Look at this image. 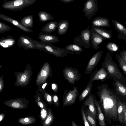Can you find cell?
I'll return each instance as SVG.
<instances>
[{"mask_svg":"<svg viewBox=\"0 0 126 126\" xmlns=\"http://www.w3.org/2000/svg\"><path fill=\"white\" fill-rule=\"evenodd\" d=\"M97 88V95L103 110L105 119L110 124L109 119L115 120L118 116L117 97L109 90L106 84H102Z\"/></svg>","mask_w":126,"mask_h":126,"instance_id":"1","label":"cell"},{"mask_svg":"<svg viewBox=\"0 0 126 126\" xmlns=\"http://www.w3.org/2000/svg\"><path fill=\"white\" fill-rule=\"evenodd\" d=\"M36 45L40 50L43 51L55 56L61 58L66 57L70 52L65 48H61L53 46L52 43L39 42L34 40Z\"/></svg>","mask_w":126,"mask_h":126,"instance_id":"2","label":"cell"},{"mask_svg":"<svg viewBox=\"0 0 126 126\" xmlns=\"http://www.w3.org/2000/svg\"><path fill=\"white\" fill-rule=\"evenodd\" d=\"M101 67L107 71L109 76L120 80L124 76L118 68L116 63L114 62L112 56L107 52Z\"/></svg>","mask_w":126,"mask_h":126,"instance_id":"3","label":"cell"},{"mask_svg":"<svg viewBox=\"0 0 126 126\" xmlns=\"http://www.w3.org/2000/svg\"><path fill=\"white\" fill-rule=\"evenodd\" d=\"M37 0H12L2 3L1 7L11 11L22 10L35 3Z\"/></svg>","mask_w":126,"mask_h":126,"instance_id":"4","label":"cell"},{"mask_svg":"<svg viewBox=\"0 0 126 126\" xmlns=\"http://www.w3.org/2000/svg\"><path fill=\"white\" fill-rule=\"evenodd\" d=\"M63 76L70 84L73 85L79 81L81 77L77 69L70 66L65 67L62 71Z\"/></svg>","mask_w":126,"mask_h":126,"instance_id":"5","label":"cell"},{"mask_svg":"<svg viewBox=\"0 0 126 126\" xmlns=\"http://www.w3.org/2000/svg\"><path fill=\"white\" fill-rule=\"evenodd\" d=\"M97 0H87L84 4V7L82 12L88 18V21L92 18L98 10Z\"/></svg>","mask_w":126,"mask_h":126,"instance_id":"6","label":"cell"},{"mask_svg":"<svg viewBox=\"0 0 126 126\" xmlns=\"http://www.w3.org/2000/svg\"><path fill=\"white\" fill-rule=\"evenodd\" d=\"M79 94L77 87H73L72 90L68 92L65 90L64 92L62 101L63 106L64 107L74 104Z\"/></svg>","mask_w":126,"mask_h":126,"instance_id":"7","label":"cell"},{"mask_svg":"<svg viewBox=\"0 0 126 126\" xmlns=\"http://www.w3.org/2000/svg\"><path fill=\"white\" fill-rule=\"evenodd\" d=\"M17 45L24 49H38L34 41L31 37L22 35L20 36L17 41Z\"/></svg>","mask_w":126,"mask_h":126,"instance_id":"8","label":"cell"},{"mask_svg":"<svg viewBox=\"0 0 126 126\" xmlns=\"http://www.w3.org/2000/svg\"><path fill=\"white\" fill-rule=\"evenodd\" d=\"M95 98V96L91 93L83 102V105L86 107L91 114L96 120L97 114L96 107L94 102Z\"/></svg>","mask_w":126,"mask_h":126,"instance_id":"9","label":"cell"},{"mask_svg":"<svg viewBox=\"0 0 126 126\" xmlns=\"http://www.w3.org/2000/svg\"><path fill=\"white\" fill-rule=\"evenodd\" d=\"M103 52L102 50L99 51L92 56L88 63L86 68L85 73L86 75H88L91 74L94 70L100 61Z\"/></svg>","mask_w":126,"mask_h":126,"instance_id":"10","label":"cell"},{"mask_svg":"<svg viewBox=\"0 0 126 126\" xmlns=\"http://www.w3.org/2000/svg\"><path fill=\"white\" fill-rule=\"evenodd\" d=\"M108 76H109L107 70L103 67H101L99 70L96 69L92 74L89 81L93 82L94 81L96 80H101L103 81Z\"/></svg>","mask_w":126,"mask_h":126,"instance_id":"11","label":"cell"},{"mask_svg":"<svg viewBox=\"0 0 126 126\" xmlns=\"http://www.w3.org/2000/svg\"><path fill=\"white\" fill-rule=\"evenodd\" d=\"M90 26L85 30H82L80 35L83 45L86 48L89 49L91 46V35L92 30L90 29Z\"/></svg>","mask_w":126,"mask_h":126,"instance_id":"12","label":"cell"},{"mask_svg":"<svg viewBox=\"0 0 126 126\" xmlns=\"http://www.w3.org/2000/svg\"><path fill=\"white\" fill-rule=\"evenodd\" d=\"M0 18L2 20L11 23L25 32H32V30L26 28L22 25L19 22L7 16L0 13Z\"/></svg>","mask_w":126,"mask_h":126,"instance_id":"13","label":"cell"},{"mask_svg":"<svg viewBox=\"0 0 126 126\" xmlns=\"http://www.w3.org/2000/svg\"><path fill=\"white\" fill-rule=\"evenodd\" d=\"M38 38L41 42L55 43H58L59 39L55 34H51L46 33L40 32L38 36Z\"/></svg>","mask_w":126,"mask_h":126,"instance_id":"14","label":"cell"},{"mask_svg":"<svg viewBox=\"0 0 126 126\" xmlns=\"http://www.w3.org/2000/svg\"><path fill=\"white\" fill-rule=\"evenodd\" d=\"M106 39L104 37L92 30L91 42L92 47L94 49L96 50L98 49L99 45Z\"/></svg>","mask_w":126,"mask_h":126,"instance_id":"15","label":"cell"},{"mask_svg":"<svg viewBox=\"0 0 126 126\" xmlns=\"http://www.w3.org/2000/svg\"><path fill=\"white\" fill-rule=\"evenodd\" d=\"M112 22L115 29L119 33L117 35L119 39L126 41V28L122 24L117 20H112Z\"/></svg>","mask_w":126,"mask_h":126,"instance_id":"16","label":"cell"},{"mask_svg":"<svg viewBox=\"0 0 126 126\" xmlns=\"http://www.w3.org/2000/svg\"><path fill=\"white\" fill-rule=\"evenodd\" d=\"M92 26L109 27L110 26L109 20L107 18L98 16L95 17L92 22Z\"/></svg>","mask_w":126,"mask_h":126,"instance_id":"17","label":"cell"},{"mask_svg":"<svg viewBox=\"0 0 126 126\" xmlns=\"http://www.w3.org/2000/svg\"><path fill=\"white\" fill-rule=\"evenodd\" d=\"M118 100V116L120 123L124 124V120L126 110V103L121 102L117 97Z\"/></svg>","mask_w":126,"mask_h":126,"instance_id":"18","label":"cell"},{"mask_svg":"<svg viewBox=\"0 0 126 126\" xmlns=\"http://www.w3.org/2000/svg\"><path fill=\"white\" fill-rule=\"evenodd\" d=\"M16 42L14 37L12 36L8 35L2 37L0 40V45L4 48H8L13 46Z\"/></svg>","mask_w":126,"mask_h":126,"instance_id":"19","label":"cell"},{"mask_svg":"<svg viewBox=\"0 0 126 126\" xmlns=\"http://www.w3.org/2000/svg\"><path fill=\"white\" fill-rule=\"evenodd\" d=\"M91 30L96 33L99 34L106 39H110L112 36V31L100 27L92 26Z\"/></svg>","mask_w":126,"mask_h":126,"instance_id":"20","label":"cell"},{"mask_svg":"<svg viewBox=\"0 0 126 126\" xmlns=\"http://www.w3.org/2000/svg\"><path fill=\"white\" fill-rule=\"evenodd\" d=\"M94 102L97 111V118L100 126H106L105 119L102 111L99 101H97L95 98Z\"/></svg>","mask_w":126,"mask_h":126,"instance_id":"21","label":"cell"},{"mask_svg":"<svg viewBox=\"0 0 126 126\" xmlns=\"http://www.w3.org/2000/svg\"><path fill=\"white\" fill-rule=\"evenodd\" d=\"M58 23L56 21L50 22L44 25L41 31L48 34L55 31L58 28Z\"/></svg>","mask_w":126,"mask_h":126,"instance_id":"22","label":"cell"},{"mask_svg":"<svg viewBox=\"0 0 126 126\" xmlns=\"http://www.w3.org/2000/svg\"><path fill=\"white\" fill-rule=\"evenodd\" d=\"M33 15H31L24 16L19 21L20 23L24 27L27 28L34 27Z\"/></svg>","mask_w":126,"mask_h":126,"instance_id":"23","label":"cell"},{"mask_svg":"<svg viewBox=\"0 0 126 126\" xmlns=\"http://www.w3.org/2000/svg\"><path fill=\"white\" fill-rule=\"evenodd\" d=\"M69 25L68 21L65 20H63L58 23V33L60 35H63L65 34L68 29Z\"/></svg>","mask_w":126,"mask_h":126,"instance_id":"24","label":"cell"},{"mask_svg":"<svg viewBox=\"0 0 126 126\" xmlns=\"http://www.w3.org/2000/svg\"><path fill=\"white\" fill-rule=\"evenodd\" d=\"M93 82L89 81L85 88L80 94L78 98V100L79 102L83 101L91 93L92 88Z\"/></svg>","mask_w":126,"mask_h":126,"instance_id":"25","label":"cell"},{"mask_svg":"<svg viewBox=\"0 0 126 126\" xmlns=\"http://www.w3.org/2000/svg\"><path fill=\"white\" fill-rule=\"evenodd\" d=\"M38 15L39 18V20L41 22H46L53 20L54 19L52 15L44 11L39 12L38 13Z\"/></svg>","mask_w":126,"mask_h":126,"instance_id":"26","label":"cell"},{"mask_svg":"<svg viewBox=\"0 0 126 126\" xmlns=\"http://www.w3.org/2000/svg\"><path fill=\"white\" fill-rule=\"evenodd\" d=\"M65 48L69 50L71 53L79 54L83 51L81 47L75 44H69L65 47Z\"/></svg>","mask_w":126,"mask_h":126,"instance_id":"27","label":"cell"},{"mask_svg":"<svg viewBox=\"0 0 126 126\" xmlns=\"http://www.w3.org/2000/svg\"><path fill=\"white\" fill-rule=\"evenodd\" d=\"M116 58L118 63L119 67L122 69L126 76V63L119 54H117L116 55Z\"/></svg>","mask_w":126,"mask_h":126,"instance_id":"28","label":"cell"},{"mask_svg":"<svg viewBox=\"0 0 126 126\" xmlns=\"http://www.w3.org/2000/svg\"><path fill=\"white\" fill-rule=\"evenodd\" d=\"M115 84L118 94L123 96H126V87L118 81H116Z\"/></svg>","mask_w":126,"mask_h":126,"instance_id":"29","label":"cell"},{"mask_svg":"<svg viewBox=\"0 0 126 126\" xmlns=\"http://www.w3.org/2000/svg\"><path fill=\"white\" fill-rule=\"evenodd\" d=\"M84 106L86 117L88 122L91 126H96V120L91 114L86 107Z\"/></svg>","mask_w":126,"mask_h":126,"instance_id":"30","label":"cell"},{"mask_svg":"<svg viewBox=\"0 0 126 126\" xmlns=\"http://www.w3.org/2000/svg\"><path fill=\"white\" fill-rule=\"evenodd\" d=\"M105 47L111 53L116 52L119 50L118 46L114 42H110L108 43Z\"/></svg>","mask_w":126,"mask_h":126,"instance_id":"31","label":"cell"},{"mask_svg":"<svg viewBox=\"0 0 126 126\" xmlns=\"http://www.w3.org/2000/svg\"><path fill=\"white\" fill-rule=\"evenodd\" d=\"M12 30L11 28L6 24L0 22V34Z\"/></svg>","mask_w":126,"mask_h":126,"instance_id":"32","label":"cell"},{"mask_svg":"<svg viewBox=\"0 0 126 126\" xmlns=\"http://www.w3.org/2000/svg\"><path fill=\"white\" fill-rule=\"evenodd\" d=\"M81 113L83 123L85 126H91V125L88 122L84 110V107L83 105H82L81 109Z\"/></svg>","mask_w":126,"mask_h":126,"instance_id":"33","label":"cell"},{"mask_svg":"<svg viewBox=\"0 0 126 126\" xmlns=\"http://www.w3.org/2000/svg\"><path fill=\"white\" fill-rule=\"evenodd\" d=\"M74 40V44L81 47L83 45L80 35L75 37Z\"/></svg>","mask_w":126,"mask_h":126,"instance_id":"34","label":"cell"},{"mask_svg":"<svg viewBox=\"0 0 126 126\" xmlns=\"http://www.w3.org/2000/svg\"><path fill=\"white\" fill-rule=\"evenodd\" d=\"M120 54L126 63V51L125 50L121 51Z\"/></svg>","mask_w":126,"mask_h":126,"instance_id":"35","label":"cell"},{"mask_svg":"<svg viewBox=\"0 0 126 126\" xmlns=\"http://www.w3.org/2000/svg\"><path fill=\"white\" fill-rule=\"evenodd\" d=\"M53 101L56 104V106L57 107H59V104L58 96L56 95H54L53 96Z\"/></svg>","mask_w":126,"mask_h":126,"instance_id":"36","label":"cell"},{"mask_svg":"<svg viewBox=\"0 0 126 126\" xmlns=\"http://www.w3.org/2000/svg\"><path fill=\"white\" fill-rule=\"evenodd\" d=\"M41 117L43 118H45L47 116V112L46 110L44 109H42L41 112Z\"/></svg>","mask_w":126,"mask_h":126,"instance_id":"37","label":"cell"},{"mask_svg":"<svg viewBox=\"0 0 126 126\" xmlns=\"http://www.w3.org/2000/svg\"><path fill=\"white\" fill-rule=\"evenodd\" d=\"M51 116H49L47 118L45 121V123L46 124H49L52 121V117Z\"/></svg>","mask_w":126,"mask_h":126,"instance_id":"38","label":"cell"},{"mask_svg":"<svg viewBox=\"0 0 126 126\" xmlns=\"http://www.w3.org/2000/svg\"><path fill=\"white\" fill-rule=\"evenodd\" d=\"M12 105L13 108H18L19 107L20 104L18 102H14L12 103Z\"/></svg>","mask_w":126,"mask_h":126,"instance_id":"39","label":"cell"},{"mask_svg":"<svg viewBox=\"0 0 126 126\" xmlns=\"http://www.w3.org/2000/svg\"><path fill=\"white\" fill-rule=\"evenodd\" d=\"M25 74L22 75L21 77V81L23 82H24L26 79V76Z\"/></svg>","mask_w":126,"mask_h":126,"instance_id":"40","label":"cell"},{"mask_svg":"<svg viewBox=\"0 0 126 126\" xmlns=\"http://www.w3.org/2000/svg\"><path fill=\"white\" fill-rule=\"evenodd\" d=\"M64 3H70L73 1L74 0H59Z\"/></svg>","mask_w":126,"mask_h":126,"instance_id":"41","label":"cell"},{"mask_svg":"<svg viewBox=\"0 0 126 126\" xmlns=\"http://www.w3.org/2000/svg\"><path fill=\"white\" fill-rule=\"evenodd\" d=\"M52 89L53 90H55L58 89V87L57 86L56 84L54 83H53L52 84Z\"/></svg>","mask_w":126,"mask_h":126,"instance_id":"42","label":"cell"},{"mask_svg":"<svg viewBox=\"0 0 126 126\" xmlns=\"http://www.w3.org/2000/svg\"><path fill=\"white\" fill-rule=\"evenodd\" d=\"M52 98L51 96L50 95H48L47 97V101L49 102L51 100Z\"/></svg>","mask_w":126,"mask_h":126,"instance_id":"43","label":"cell"},{"mask_svg":"<svg viewBox=\"0 0 126 126\" xmlns=\"http://www.w3.org/2000/svg\"><path fill=\"white\" fill-rule=\"evenodd\" d=\"M124 124L126 126V109L124 120Z\"/></svg>","mask_w":126,"mask_h":126,"instance_id":"44","label":"cell"},{"mask_svg":"<svg viewBox=\"0 0 126 126\" xmlns=\"http://www.w3.org/2000/svg\"><path fill=\"white\" fill-rule=\"evenodd\" d=\"M72 126H78V125L74 121H72Z\"/></svg>","mask_w":126,"mask_h":126,"instance_id":"45","label":"cell"},{"mask_svg":"<svg viewBox=\"0 0 126 126\" xmlns=\"http://www.w3.org/2000/svg\"><path fill=\"white\" fill-rule=\"evenodd\" d=\"M38 104L41 108H43V104L41 102H38Z\"/></svg>","mask_w":126,"mask_h":126,"instance_id":"46","label":"cell"},{"mask_svg":"<svg viewBox=\"0 0 126 126\" xmlns=\"http://www.w3.org/2000/svg\"><path fill=\"white\" fill-rule=\"evenodd\" d=\"M24 121L25 122H27L29 121V119L28 118H25L24 119Z\"/></svg>","mask_w":126,"mask_h":126,"instance_id":"47","label":"cell"},{"mask_svg":"<svg viewBox=\"0 0 126 126\" xmlns=\"http://www.w3.org/2000/svg\"><path fill=\"white\" fill-rule=\"evenodd\" d=\"M47 84V83H45L43 84L42 86V88L43 89H44L45 88V87H46V85Z\"/></svg>","mask_w":126,"mask_h":126,"instance_id":"48","label":"cell"},{"mask_svg":"<svg viewBox=\"0 0 126 126\" xmlns=\"http://www.w3.org/2000/svg\"><path fill=\"white\" fill-rule=\"evenodd\" d=\"M2 118V115H0V121H1Z\"/></svg>","mask_w":126,"mask_h":126,"instance_id":"49","label":"cell"},{"mask_svg":"<svg viewBox=\"0 0 126 126\" xmlns=\"http://www.w3.org/2000/svg\"><path fill=\"white\" fill-rule=\"evenodd\" d=\"M8 0H4V1H3V3H5V2H6Z\"/></svg>","mask_w":126,"mask_h":126,"instance_id":"50","label":"cell"},{"mask_svg":"<svg viewBox=\"0 0 126 126\" xmlns=\"http://www.w3.org/2000/svg\"><path fill=\"white\" fill-rule=\"evenodd\" d=\"M2 67V65L1 64L0 65V69L1 68V67Z\"/></svg>","mask_w":126,"mask_h":126,"instance_id":"51","label":"cell"},{"mask_svg":"<svg viewBox=\"0 0 126 126\" xmlns=\"http://www.w3.org/2000/svg\"><path fill=\"white\" fill-rule=\"evenodd\" d=\"M1 88V85L0 84V90Z\"/></svg>","mask_w":126,"mask_h":126,"instance_id":"52","label":"cell"},{"mask_svg":"<svg viewBox=\"0 0 126 126\" xmlns=\"http://www.w3.org/2000/svg\"><path fill=\"white\" fill-rule=\"evenodd\" d=\"M124 23L126 25V21H125L124 22Z\"/></svg>","mask_w":126,"mask_h":126,"instance_id":"53","label":"cell"}]
</instances>
